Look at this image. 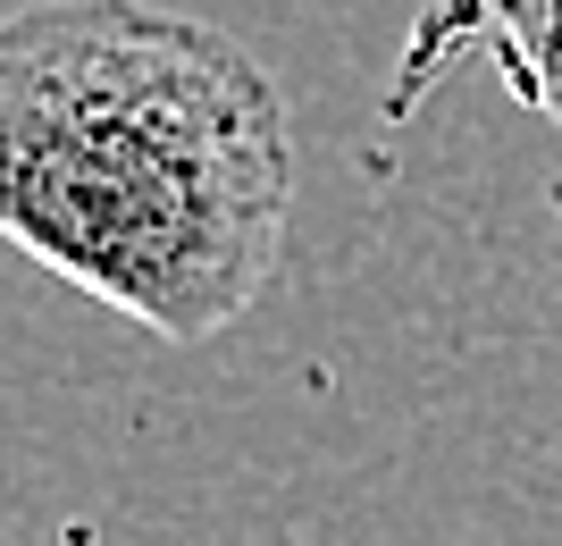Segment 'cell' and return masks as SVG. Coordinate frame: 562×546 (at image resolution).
Returning <instances> with one entry per match:
<instances>
[{"label":"cell","mask_w":562,"mask_h":546,"mask_svg":"<svg viewBox=\"0 0 562 546\" xmlns=\"http://www.w3.org/2000/svg\"><path fill=\"white\" fill-rule=\"evenodd\" d=\"M294 119L227 25L151 0L0 18V244L101 311L202 345L278 278Z\"/></svg>","instance_id":"cell-1"},{"label":"cell","mask_w":562,"mask_h":546,"mask_svg":"<svg viewBox=\"0 0 562 546\" xmlns=\"http://www.w3.org/2000/svg\"><path fill=\"white\" fill-rule=\"evenodd\" d=\"M462 18H479V51L504 85L562 126V0H462Z\"/></svg>","instance_id":"cell-2"},{"label":"cell","mask_w":562,"mask_h":546,"mask_svg":"<svg viewBox=\"0 0 562 546\" xmlns=\"http://www.w3.org/2000/svg\"><path fill=\"white\" fill-rule=\"evenodd\" d=\"M546 202H554V227H562V177H554V186H546Z\"/></svg>","instance_id":"cell-3"}]
</instances>
